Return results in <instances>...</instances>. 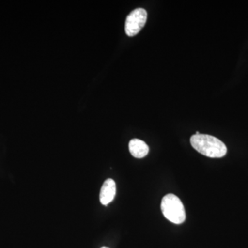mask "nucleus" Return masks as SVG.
I'll list each match as a JSON object with an SVG mask.
<instances>
[{
	"label": "nucleus",
	"instance_id": "obj_6",
	"mask_svg": "<svg viewBox=\"0 0 248 248\" xmlns=\"http://www.w3.org/2000/svg\"><path fill=\"white\" fill-rule=\"evenodd\" d=\"M200 134H201V133H200V132H199V131H197V132H196V134H195V135H200Z\"/></svg>",
	"mask_w": 248,
	"mask_h": 248
},
{
	"label": "nucleus",
	"instance_id": "obj_4",
	"mask_svg": "<svg viewBox=\"0 0 248 248\" xmlns=\"http://www.w3.org/2000/svg\"><path fill=\"white\" fill-rule=\"evenodd\" d=\"M116 184L112 179H108L103 184L100 192V202L102 205H107L115 199Z\"/></svg>",
	"mask_w": 248,
	"mask_h": 248
},
{
	"label": "nucleus",
	"instance_id": "obj_2",
	"mask_svg": "<svg viewBox=\"0 0 248 248\" xmlns=\"http://www.w3.org/2000/svg\"><path fill=\"white\" fill-rule=\"evenodd\" d=\"M161 208L164 216L172 223L181 224L185 221V208L177 196L173 194L164 196L161 201Z\"/></svg>",
	"mask_w": 248,
	"mask_h": 248
},
{
	"label": "nucleus",
	"instance_id": "obj_7",
	"mask_svg": "<svg viewBox=\"0 0 248 248\" xmlns=\"http://www.w3.org/2000/svg\"><path fill=\"white\" fill-rule=\"evenodd\" d=\"M102 248H107V247H103Z\"/></svg>",
	"mask_w": 248,
	"mask_h": 248
},
{
	"label": "nucleus",
	"instance_id": "obj_5",
	"mask_svg": "<svg viewBox=\"0 0 248 248\" xmlns=\"http://www.w3.org/2000/svg\"><path fill=\"white\" fill-rule=\"evenodd\" d=\"M129 151L134 157L141 159L149 153V147L142 140L133 139L129 143Z\"/></svg>",
	"mask_w": 248,
	"mask_h": 248
},
{
	"label": "nucleus",
	"instance_id": "obj_3",
	"mask_svg": "<svg viewBox=\"0 0 248 248\" xmlns=\"http://www.w3.org/2000/svg\"><path fill=\"white\" fill-rule=\"evenodd\" d=\"M147 20L146 10L138 8L128 15L125 20V31L129 37H133L144 27Z\"/></svg>",
	"mask_w": 248,
	"mask_h": 248
},
{
	"label": "nucleus",
	"instance_id": "obj_1",
	"mask_svg": "<svg viewBox=\"0 0 248 248\" xmlns=\"http://www.w3.org/2000/svg\"><path fill=\"white\" fill-rule=\"evenodd\" d=\"M192 146L201 154L210 158H221L227 153V147L223 142L209 135H194L191 137Z\"/></svg>",
	"mask_w": 248,
	"mask_h": 248
}]
</instances>
